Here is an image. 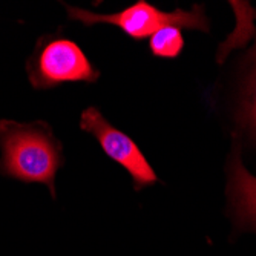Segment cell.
<instances>
[{
    "instance_id": "1",
    "label": "cell",
    "mask_w": 256,
    "mask_h": 256,
    "mask_svg": "<svg viewBox=\"0 0 256 256\" xmlns=\"http://www.w3.org/2000/svg\"><path fill=\"white\" fill-rule=\"evenodd\" d=\"M0 175L42 182L56 198V175L63 166V144L44 122L0 120Z\"/></svg>"
},
{
    "instance_id": "2",
    "label": "cell",
    "mask_w": 256,
    "mask_h": 256,
    "mask_svg": "<svg viewBox=\"0 0 256 256\" xmlns=\"http://www.w3.org/2000/svg\"><path fill=\"white\" fill-rule=\"evenodd\" d=\"M68 11V17L71 20L82 22L86 26H94L98 23H108V25L120 28L128 37L142 42L144 38H150L156 31L166 26L186 28L192 31H210V23L206 16L204 6L195 5L190 11L174 10L170 12L161 11L146 0H138L134 5L112 14H97L83 8L64 5Z\"/></svg>"
},
{
    "instance_id": "3",
    "label": "cell",
    "mask_w": 256,
    "mask_h": 256,
    "mask_svg": "<svg viewBox=\"0 0 256 256\" xmlns=\"http://www.w3.org/2000/svg\"><path fill=\"white\" fill-rule=\"evenodd\" d=\"M26 74L37 90L63 83H96L102 76L80 46L63 36H44L36 43L26 62Z\"/></svg>"
},
{
    "instance_id": "4",
    "label": "cell",
    "mask_w": 256,
    "mask_h": 256,
    "mask_svg": "<svg viewBox=\"0 0 256 256\" xmlns=\"http://www.w3.org/2000/svg\"><path fill=\"white\" fill-rule=\"evenodd\" d=\"M80 129L94 136L106 156L130 175L135 190H142L158 181L155 170L138 144L128 134L110 124L97 108L90 106L82 112Z\"/></svg>"
},
{
    "instance_id": "5",
    "label": "cell",
    "mask_w": 256,
    "mask_h": 256,
    "mask_svg": "<svg viewBox=\"0 0 256 256\" xmlns=\"http://www.w3.org/2000/svg\"><path fill=\"white\" fill-rule=\"evenodd\" d=\"M228 195H230L232 207L241 206L256 198V176L250 175L241 166L240 156H236L234 164H232Z\"/></svg>"
},
{
    "instance_id": "6",
    "label": "cell",
    "mask_w": 256,
    "mask_h": 256,
    "mask_svg": "<svg viewBox=\"0 0 256 256\" xmlns=\"http://www.w3.org/2000/svg\"><path fill=\"white\" fill-rule=\"evenodd\" d=\"M149 50L154 57L176 58L184 50V37L180 28L166 26L156 31L149 40Z\"/></svg>"
},
{
    "instance_id": "7",
    "label": "cell",
    "mask_w": 256,
    "mask_h": 256,
    "mask_svg": "<svg viewBox=\"0 0 256 256\" xmlns=\"http://www.w3.org/2000/svg\"><path fill=\"white\" fill-rule=\"evenodd\" d=\"M253 57L256 60V46L253 50ZM241 118L256 138V64L244 89V97L241 103Z\"/></svg>"
}]
</instances>
